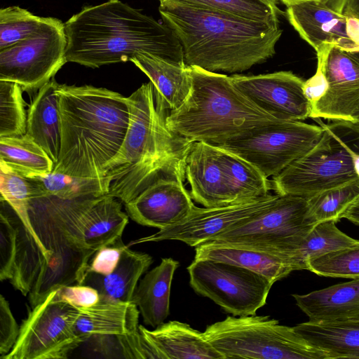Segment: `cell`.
Segmentation results:
<instances>
[{"label": "cell", "instance_id": "6da1fadb", "mask_svg": "<svg viewBox=\"0 0 359 359\" xmlns=\"http://www.w3.org/2000/svg\"><path fill=\"white\" fill-rule=\"evenodd\" d=\"M159 13L179 39L187 66L242 72L272 57L283 30L265 22L178 4H160Z\"/></svg>", "mask_w": 359, "mask_h": 359}, {"label": "cell", "instance_id": "7a4b0ae2", "mask_svg": "<svg viewBox=\"0 0 359 359\" xmlns=\"http://www.w3.org/2000/svg\"><path fill=\"white\" fill-rule=\"evenodd\" d=\"M65 27L67 62L97 68L149 53L186 65L182 45L169 26L120 0L84 6Z\"/></svg>", "mask_w": 359, "mask_h": 359}, {"label": "cell", "instance_id": "3957f363", "mask_svg": "<svg viewBox=\"0 0 359 359\" xmlns=\"http://www.w3.org/2000/svg\"><path fill=\"white\" fill-rule=\"evenodd\" d=\"M61 128L59 158L53 171L81 177H104L130 121L128 97L104 88L58 84Z\"/></svg>", "mask_w": 359, "mask_h": 359}, {"label": "cell", "instance_id": "277c9868", "mask_svg": "<svg viewBox=\"0 0 359 359\" xmlns=\"http://www.w3.org/2000/svg\"><path fill=\"white\" fill-rule=\"evenodd\" d=\"M128 97L130 121L116 154L106 164L108 195L124 204L162 177L185 176V164L193 144L171 132L166 114L156 107L151 82Z\"/></svg>", "mask_w": 359, "mask_h": 359}, {"label": "cell", "instance_id": "5b68a950", "mask_svg": "<svg viewBox=\"0 0 359 359\" xmlns=\"http://www.w3.org/2000/svg\"><path fill=\"white\" fill-rule=\"evenodd\" d=\"M188 68L191 92L180 108L165 116L173 133L192 142L219 145L254 128L285 121L259 107L231 76L196 66Z\"/></svg>", "mask_w": 359, "mask_h": 359}, {"label": "cell", "instance_id": "8992f818", "mask_svg": "<svg viewBox=\"0 0 359 359\" xmlns=\"http://www.w3.org/2000/svg\"><path fill=\"white\" fill-rule=\"evenodd\" d=\"M307 153L273 177L276 194L308 198L359 178L354 157L359 156V122L331 120Z\"/></svg>", "mask_w": 359, "mask_h": 359}, {"label": "cell", "instance_id": "52a82bcc", "mask_svg": "<svg viewBox=\"0 0 359 359\" xmlns=\"http://www.w3.org/2000/svg\"><path fill=\"white\" fill-rule=\"evenodd\" d=\"M203 333L224 359H327L293 327L269 316H227L208 325Z\"/></svg>", "mask_w": 359, "mask_h": 359}, {"label": "cell", "instance_id": "ba28073f", "mask_svg": "<svg viewBox=\"0 0 359 359\" xmlns=\"http://www.w3.org/2000/svg\"><path fill=\"white\" fill-rule=\"evenodd\" d=\"M307 210V198L280 195L270 208L207 242L262 251L287 262L288 253L313 226L306 221Z\"/></svg>", "mask_w": 359, "mask_h": 359}, {"label": "cell", "instance_id": "9c48e42d", "mask_svg": "<svg viewBox=\"0 0 359 359\" xmlns=\"http://www.w3.org/2000/svg\"><path fill=\"white\" fill-rule=\"evenodd\" d=\"M323 131L320 126L281 121L254 128L217 146L247 160L267 178L273 177L312 149Z\"/></svg>", "mask_w": 359, "mask_h": 359}, {"label": "cell", "instance_id": "30bf717a", "mask_svg": "<svg viewBox=\"0 0 359 359\" xmlns=\"http://www.w3.org/2000/svg\"><path fill=\"white\" fill-rule=\"evenodd\" d=\"M67 44L65 23L43 17L31 36L0 50V80L16 83L29 94L35 93L67 62Z\"/></svg>", "mask_w": 359, "mask_h": 359}, {"label": "cell", "instance_id": "8fae6325", "mask_svg": "<svg viewBox=\"0 0 359 359\" xmlns=\"http://www.w3.org/2000/svg\"><path fill=\"white\" fill-rule=\"evenodd\" d=\"M80 309L51 292L32 307L22 321L18 339L1 359L67 358L83 341L75 332Z\"/></svg>", "mask_w": 359, "mask_h": 359}, {"label": "cell", "instance_id": "7c38bea8", "mask_svg": "<svg viewBox=\"0 0 359 359\" xmlns=\"http://www.w3.org/2000/svg\"><path fill=\"white\" fill-rule=\"evenodd\" d=\"M187 271L189 284L197 294L235 316L255 315L266 304L274 283L250 269L208 259H194Z\"/></svg>", "mask_w": 359, "mask_h": 359}, {"label": "cell", "instance_id": "4fadbf2b", "mask_svg": "<svg viewBox=\"0 0 359 359\" xmlns=\"http://www.w3.org/2000/svg\"><path fill=\"white\" fill-rule=\"evenodd\" d=\"M29 217L41 241L51 251L29 293V304L34 307L55 290L81 284L96 251L82 247L43 217L32 212Z\"/></svg>", "mask_w": 359, "mask_h": 359}, {"label": "cell", "instance_id": "5bb4252c", "mask_svg": "<svg viewBox=\"0 0 359 359\" xmlns=\"http://www.w3.org/2000/svg\"><path fill=\"white\" fill-rule=\"evenodd\" d=\"M280 195L269 194L250 201L216 207L194 206L182 222L151 236L131 241L128 246L146 242L176 240L196 247L270 208Z\"/></svg>", "mask_w": 359, "mask_h": 359}, {"label": "cell", "instance_id": "9a60e30c", "mask_svg": "<svg viewBox=\"0 0 359 359\" xmlns=\"http://www.w3.org/2000/svg\"><path fill=\"white\" fill-rule=\"evenodd\" d=\"M286 17L316 52L325 46L359 52V20L339 13L323 1L305 0L287 6Z\"/></svg>", "mask_w": 359, "mask_h": 359}, {"label": "cell", "instance_id": "2e32d148", "mask_svg": "<svg viewBox=\"0 0 359 359\" xmlns=\"http://www.w3.org/2000/svg\"><path fill=\"white\" fill-rule=\"evenodd\" d=\"M316 54L327 89L312 104L310 117L352 121L359 106V61L349 53L331 46L323 47Z\"/></svg>", "mask_w": 359, "mask_h": 359}, {"label": "cell", "instance_id": "e0dca14e", "mask_svg": "<svg viewBox=\"0 0 359 359\" xmlns=\"http://www.w3.org/2000/svg\"><path fill=\"white\" fill-rule=\"evenodd\" d=\"M231 77L250 100L279 119L302 121L311 116L312 104L304 93V81L292 72Z\"/></svg>", "mask_w": 359, "mask_h": 359}, {"label": "cell", "instance_id": "ac0fdd59", "mask_svg": "<svg viewBox=\"0 0 359 359\" xmlns=\"http://www.w3.org/2000/svg\"><path fill=\"white\" fill-rule=\"evenodd\" d=\"M185 176L162 177L130 201L126 213L139 224L163 229L184 220L195 205L186 189Z\"/></svg>", "mask_w": 359, "mask_h": 359}, {"label": "cell", "instance_id": "d6986e66", "mask_svg": "<svg viewBox=\"0 0 359 359\" xmlns=\"http://www.w3.org/2000/svg\"><path fill=\"white\" fill-rule=\"evenodd\" d=\"M185 177L195 202L208 208L233 204L218 146L193 142L186 159Z\"/></svg>", "mask_w": 359, "mask_h": 359}, {"label": "cell", "instance_id": "ffe728a7", "mask_svg": "<svg viewBox=\"0 0 359 359\" xmlns=\"http://www.w3.org/2000/svg\"><path fill=\"white\" fill-rule=\"evenodd\" d=\"M150 79L156 109L167 114L177 109L188 97L191 79L187 65L168 61L149 53H140L130 60Z\"/></svg>", "mask_w": 359, "mask_h": 359}, {"label": "cell", "instance_id": "44dd1931", "mask_svg": "<svg viewBox=\"0 0 359 359\" xmlns=\"http://www.w3.org/2000/svg\"><path fill=\"white\" fill-rule=\"evenodd\" d=\"M138 329L164 359H224L203 332L187 323L172 320L153 330L141 325Z\"/></svg>", "mask_w": 359, "mask_h": 359}, {"label": "cell", "instance_id": "7402d4cb", "mask_svg": "<svg viewBox=\"0 0 359 359\" xmlns=\"http://www.w3.org/2000/svg\"><path fill=\"white\" fill-rule=\"evenodd\" d=\"M312 322L359 318V278L305 294H292Z\"/></svg>", "mask_w": 359, "mask_h": 359}, {"label": "cell", "instance_id": "603a6c76", "mask_svg": "<svg viewBox=\"0 0 359 359\" xmlns=\"http://www.w3.org/2000/svg\"><path fill=\"white\" fill-rule=\"evenodd\" d=\"M75 332L84 343L94 334H126L138 330L140 311L132 302L100 301L89 307H79Z\"/></svg>", "mask_w": 359, "mask_h": 359}, {"label": "cell", "instance_id": "cb8c5ba5", "mask_svg": "<svg viewBox=\"0 0 359 359\" xmlns=\"http://www.w3.org/2000/svg\"><path fill=\"white\" fill-rule=\"evenodd\" d=\"M58 84L52 79L38 90L28 109L26 130L54 165L58 161L61 145Z\"/></svg>", "mask_w": 359, "mask_h": 359}, {"label": "cell", "instance_id": "d4e9b609", "mask_svg": "<svg viewBox=\"0 0 359 359\" xmlns=\"http://www.w3.org/2000/svg\"><path fill=\"white\" fill-rule=\"evenodd\" d=\"M152 262L149 255L132 250L126 246L112 273L102 276L88 272L81 285L97 290L100 299L131 302L138 280Z\"/></svg>", "mask_w": 359, "mask_h": 359}, {"label": "cell", "instance_id": "484cf974", "mask_svg": "<svg viewBox=\"0 0 359 359\" xmlns=\"http://www.w3.org/2000/svg\"><path fill=\"white\" fill-rule=\"evenodd\" d=\"M327 359L359 358V318L327 322L308 321L293 327Z\"/></svg>", "mask_w": 359, "mask_h": 359}, {"label": "cell", "instance_id": "4316f807", "mask_svg": "<svg viewBox=\"0 0 359 359\" xmlns=\"http://www.w3.org/2000/svg\"><path fill=\"white\" fill-rule=\"evenodd\" d=\"M178 266L177 261L163 258L137 285L131 302L139 309L146 325L156 327L168 316L171 283Z\"/></svg>", "mask_w": 359, "mask_h": 359}, {"label": "cell", "instance_id": "83f0119b", "mask_svg": "<svg viewBox=\"0 0 359 359\" xmlns=\"http://www.w3.org/2000/svg\"><path fill=\"white\" fill-rule=\"evenodd\" d=\"M195 251V259H208L235 264L262 274L273 283L293 271L286 260L262 251L211 242L196 246Z\"/></svg>", "mask_w": 359, "mask_h": 359}, {"label": "cell", "instance_id": "f1b7e54d", "mask_svg": "<svg viewBox=\"0 0 359 359\" xmlns=\"http://www.w3.org/2000/svg\"><path fill=\"white\" fill-rule=\"evenodd\" d=\"M0 165L27 177L49 173L55 166L47 153L26 133L0 137Z\"/></svg>", "mask_w": 359, "mask_h": 359}, {"label": "cell", "instance_id": "f546056e", "mask_svg": "<svg viewBox=\"0 0 359 359\" xmlns=\"http://www.w3.org/2000/svg\"><path fill=\"white\" fill-rule=\"evenodd\" d=\"M220 149L232 203L250 201L270 194V190L273 189L271 181L256 166L233 153Z\"/></svg>", "mask_w": 359, "mask_h": 359}, {"label": "cell", "instance_id": "4dcf8cb0", "mask_svg": "<svg viewBox=\"0 0 359 359\" xmlns=\"http://www.w3.org/2000/svg\"><path fill=\"white\" fill-rule=\"evenodd\" d=\"M334 221L315 224L302 243L290 251L287 260L293 271L306 270L309 260L330 252L356 245L359 241L342 232Z\"/></svg>", "mask_w": 359, "mask_h": 359}, {"label": "cell", "instance_id": "1f68e13d", "mask_svg": "<svg viewBox=\"0 0 359 359\" xmlns=\"http://www.w3.org/2000/svg\"><path fill=\"white\" fill-rule=\"evenodd\" d=\"M17 252L13 276V286L23 295L29 294L44 262H48L51 251L41 245L15 215Z\"/></svg>", "mask_w": 359, "mask_h": 359}, {"label": "cell", "instance_id": "d6a6232c", "mask_svg": "<svg viewBox=\"0 0 359 359\" xmlns=\"http://www.w3.org/2000/svg\"><path fill=\"white\" fill-rule=\"evenodd\" d=\"M31 177L37 185V191L34 196L43 194L60 199H76L97 197L109 192V182L105 177H81L53 170Z\"/></svg>", "mask_w": 359, "mask_h": 359}, {"label": "cell", "instance_id": "836d02e7", "mask_svg": "<svg viewBox=\"0 0 359 359\" xmlns=\"http://www.w3.org/2000/svg\"><path fill=\"white\" fill-rule=\"evenodd\" d=\"M160 4H178L229 13L265 22H279L282 11L277 0H158Z\"/></svg>", "mask_w": 359, "mask_h": 359}, {"label": "cell", "instance_id": "e575fe53", "mask_svg": "<svg viewBox=\"0 0 359 359\" xmlns=\"http://www.w3.org/2000/svg\"><path fill=\"white\" fill-rule=\"evenodd\" d=\"M359 197V178L307 198V222L315 224L338 222L348 207Z\"/></svg>", "mask_w": 359, "mask_h": 359}, {"label": "cell", "instance_id": "d590c367", "mask_svg": "<svg viewBox=\"0 0 359 359\" xmlns=\"http://www.w3.org/2000/svg\"><path fill=\"white\" fill-rule=\"evenodd\" d=\"M0 179L1 198L11 206L25 227L44 246L32 226L29 213L30 198L36 192L35 181L2 165Z\"/></svg>", "mask_w": 359, "mask_h": 359}, {"label": "cell", "instance_id": "8d00e7d4", "mask_svg": "<svg viewBox=\"0 0 359 359\" xmlns=\"http://www.w3.org/2000/svg\"><path fill=\"white\" fill-rule=\"evenodd\" d=\"M22 91L19 84L0 80V137L26 133L27 114Z\"/></svg>", "mask_w": 359, "mask_h": 359}, {"label": "cell", "instance_id": "74e56055", "mask_svg": "<svg viewBox=\"0 0 359 359\" xmlns=\"http://www.w3.org/2000/svg\"><path fill=\"white\" fill-rule=\"evenodd\" d=\"M306 270L318 276L332 278H359V244L311 259Z\"/></svg>", "mask_w": 359, "mask_h": 359}, {"label": "cell", "instance_id": "f35d334b", "mask_svg": "<svg viewBox=\"0 0 359 359\" xmlns=\"http://www.w3.org/2000/svg\"><path fill=\"white\" fill-rule=\"evenodd\" d=\"M43 17L34 15L18 6L0 10V50L22 41L35 32Z\"/></svg>", "mask_w": 359, "mask_h": 359}, {"label": "cell", "instance_id": "ab89813d", "mask_svg": "<svg viewBox=\"0 0 359 359\" xmlns=\"http://www.w3.org/2000/svg\"><path fill=\"white\" fill-rule=\"evenodd\" d=\"M0 210V280H10L13 276L17 252L16 212L1 198Z\"/></svg>", "mask_w": 359, "mask_h": 359}, {"label": "cell", "instance_id": "60d3db41", "mask_svg": "<svg viewBox=\"0 0 359 359\" xmlns=\"http://www.w3.org/2000/svg\"><path fill=\"white\" fill-rule=\"evenodd\" d=\"M126 247L121 239L114 244L97 250L89 262L86 273L93 272L107 276L112 273L116 268L122 251Z\"/></svg>", "mask_w": 359, "mask_h": 359}, {"label": "cell", "instance_id": "b9f144b4", "mask_svg": "<svg viewBox=\"0 0 359 359\" xmlns=\"http://www.w3.org/2000/svg\"><path fill=\"white\" fill-rule=\"evenodd\" d=\"M20 327L12 313L9 303L1 294L0 297V354H8L15 345Z\"/></svg>", "mask_w": 359, "mask_h": 359}, {"label": "cell", "instance_id": "7bdbcfd3", "mask_svg": "<svg viewBox=\"0 0 359 359\" xmlns=\"http://www.w3.org/2000/svg\"><path fill=\"white\" fill-rule=\"evenodd\" d=\"M60 297L78 307H89L97 304L100 294L95 288L81 284L67 285L58 289Z\"/></svg>", "mask_w": 359, "mask_h": 359}, {"label": "cell", "instance_id": "ee69618b", "mask_svg": "<svg viewBox=\"0 0 359 359\" xmlns=\"http://www.w3.org/2000/svg\"><path fill=\"white\" fill-rule=\"evenodd\" d=\"M327 89V82L322 66L317 63L315 74L304 83V93L313 104L324 95Z\"/></svg>", "mask_w": 359, "mask_h": 359}, {"label": "cell", "instance_id": "f6af8a7d", "mask_svg": "<svg viewBox=\"0 0 359 359\" xmlns=\"http://www.w3.org/2000/svg\"><path fill=\"white\" fill-rule=\"evenodd\" d=\"M341 218H346L353 224L359 225V197L344 212Z\"/></svg>", "mask_w": 359, "mask_h": 359}, {"label": "cell", "instance_id": "bcb514c9", "mask_svg": "<svg viewBox=\"0 0 359 359\" xmlns=\"http://www.w3.org/2000/svg\"><path fill=\"white\" fill-rule=\"evenodd\" d=\"M343 13L359 20V0H346Z\"/></svg>", "mask_w": 359, "mask_h": 359}, {"label": "cell", "instance_id": "7dc6e473", "mask_svg": "<svg viewBox=\"0 0 359 359\" xmlns=\"http://www.w3.org/2000/svg\"><path fill=\"white\" fill-rule=\"evenodd\" d=\"M323 2L334 11L343 13L346 0H325Z\"/></svg>", "mask_w": 359, "mask_h": 359}, {"label": "cell", "instance_id": "c3c4849f", "mask_svg": "<svg viewBox=\"0 0 359 359\" xmlns=\"http://www.w3.org/2000/svg\"><path fill=\"white\" fill-rule=\"evenodd\" d=\"M282 3H283L287 6H290L292 4L305 1V0H280Z\"/></svg>", "mask_w": 359, "mask_h": 359}, {"label": "cell", "instance_id": "681fc988", "mask_svg": "<svg viewBox=\"0 0 359 359\" xmlns=\"http://www.w3.org/2000/svg\"><path fill=\"white\" fill-rule=\"evenodd\" d=\"M354 167L359 177V156H355L354 157Z\"/></svg>", "mask_w": 359, "mask_h": 359}, {"label": "cell", "instance_id": "f907efd6", "mask_svg": "<svg viewBox=\"0 0 359 359\" xmlns=\"http://www.w3.org/2000/svg\"><path fill=\"white\" fill-rule=\"evenodd\" d=\"M352 121L359 122V106L353 114Z\"/></svg>", "mask_w": 359, "mask_h": 359}, {"label": "cell", "instance_id": "816d5d0a", "mask_svg": "<svg viewBox=\"0 0 359 359\" xmlns=\"http://www.w3.org/2000/svg\"><path fill=\"white\" fill-rule=\"evenodd\" d=\"M349 54L359 61V52L349 53Z\"/></svg>", "mask_w": 359, "mask_h": 359}, {"label": "cell", "instance_id": "f5cc1de1", "mask_svg": "<svg viewBox=\"0 0 359 359\" xmlns=\"http://www.w3.org/2000/svg\"><path fill=\"white\" fill-rule=\"evenodd\" d=\"M319 1H324L325 0H319Z\"/></svg>", "mask_w": 359, "mask_h": 359}]
</instances>
